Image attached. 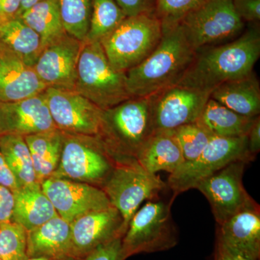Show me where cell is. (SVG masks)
Masks as SVG:
<instances>
[{"instance_id":"cell-4","label":"cell","mask_w":260,"mask_h":260,"mask_svg":"<svg viewBox=\"0 0 260 260\" xmlns=\"http://www.w3.org/2000/svg\"><path fill=\"white\" fill-rule=\"evenodd\" d=\"M126 74L109 62L99 42H83L77 68L75 90L107 110L130 99Z\"/></svg>"},{"instance_id":"cell-2","label":"cell","mask_w":260,"mask_h":260,"mask_svg":"<svg viewBox=\"0 0 260 260\" xmlns=\"http://www.w3.org/2000/svg\"><path fill=\"white\" fill-rule=\"evenodd\" d=\"M196 51L180 24L165 30L158 47L140 64L126 72L131 97H150L180 81Z\"/></svg>"},{"instance_id":"cell-36","label":"cell","mask_w":260,"mask_h":260,"mask_svg":"<svg viewBox=\"0 0 260 260\" xmlns=\"http://www.w3.org/2000/svg\"><path fill=\"white\" fill-rule=\"evenodd\" d=\"M14 203L13 191L0 184V223L11 220Z\"/></svg>"},{"instance_id":"cell-1","label":"cell","mask_w":260,"mask_h":260,"mask_svg":"<svg viewBox=\"0 0 260 260\" xmlns=\"http://www.w3.org/2000/svg\"><path fill=\"white\" fill-rule=\"evenodd\" d=\"M259 56V28L254 23L233 40L197 50L177 85L211 93L221 84L253 73Z\"/></svg>"},{"instance_id":"cell-5","label":"cell","mask_w":260,"mask_h":260,"mask_svg":"<svg viewBox=\"0 0 260 260\" xmlns=\"http://www.w3.org/2000/svg\"><path fill=\"white\" fill-rule=\"evenodd\" d=\"M162 34L160 20L153 12L145 11L126 17L100 43L113 68L126 73L155 50Z\"/></svg>"},{"instance_id":"cell-29","label":"cell","mask_w":260,"mask_h":260,"mask_svg":"<svg viewBox=\"0 0 260 260\" xmlns=\"http://www.w3.org/2000/svg\"><path fill=\"white\" fill-rule=\"evenodd\" d=\"M126 18L116 0H92L90 26L85 41L102 42Z\"/></svg>"},{"instance_id":"cell-16","label":"cell","mask_w":260,"mask_h":260,"mask_svg":"<svg viewBox=\"0 0 260 260\" xmlns=\"http://www.w3.org/2000/svg\"><path fill=\"white\" fill-rule=\"evenodd\" d=\"M72 256L84 259L98 246L124 237V219L114 207L82 215L70 223Z\"/></svg>"},{"instance_id":"cell-31","label":"cell","mask_w":260,"mask_h":260,"mask_svg":"<svg viewBox=\"0 0 260 260\" xmlns=\"http://www.w3.org/2000/svg\"><path fill=\"white\" fill-rule=\"evenodd\" d=\"M28 232L22 225L10 221L0 223V259L25 260Z\"/></svg>"},{"instance_id":"cell-44","label":"cell","mask_w":260,"mask_h":260,"mask_svg":"<svg viewBox=\"0 0 260 260\" xmlns=\"http://www.w3.org/2000/svg\"><path fill=\"white\" fill-rule=\"evenodd\" d=\"M25 260H53L50 258L45 257V256H39V257H29Z\"/></svg>"},{"instance_id":"cell-3","label":"cell","mask_w":260,"mask_h":260,"mask_svg":"<svg viewBox=\"0 0 260 260\" xmlns=\"http://www.w3.org/2000/svg\"><path fill=\"white\" fill-rule=\"evenodd\" d=\"M154 131L150 97H133L103 111L97 137L114 158H135Z\"/></svg>"},{"instance_id":"cell-30","label":"cell","mask_w":260,"mask_h":260,"mask_svg":"<svg viewBox=\"0 0 260 260\" xmlns=\"http://www.w3.org/2000/svg\"><path fill=\"white\" fill-rule=\"evenodd\" d=\"M59 5L65 31L83 42L90 26L92 0H59Z\"/></svg>"},{"instance_id":"cell-47","label":"cell","mask_w":260,"mask_h":260,"mask_svg":"<svg viewBox=\"0 0 260 260\" xmlns=\"http://www.w3.org/2000/svg\"><path fill=\"white\" fill-rule=\"evenodd\" d=\"M0 260H1V259H0Z\"/></svg>"},{"instance_id":"cell-20","label":"cell","mask_w":260,"mask_h":260,"mask_svg":"<svg viewBox=\"0 0 260 260\" xmlns=\"http://www.w3.org/2000/svg\"><path fill=\"white\" fill-rule=\"evenodd\" d=\"M135 159L152 174H172L185 162L174 129L155 130Z\"/></svg>"},{"instance_id":"cell-12","label":"cell","mask_w":260,"mask_h":260,"mask_svg":"<svg viewBox=\"0 0 260 260\" xmlns=\"http://www.w3.org/2000/svg\"><path fill=\"white\" fill-rule=\"evenodd\" d=\"M56 129L67 134L98 136L103 110L75 90L47 88L44 90Z\"/></svg>"},{"instance_id":"cell-27","label":"cell","mask_w":260,"mask_h":260,"mask_svg":"<svg viewBox=\"0 0 260 260\" xmlns=\"http://www.w3.org/2000/svg\"><path fill=\"white\" fill-rule=\"evenodd\" d=\"M18 17L39 34L43 48L67 34L61 18L59 0H42Z\"/></svg>"},{"instance_id":"cell-15","label":"cell","mask_w":260,"mask_h":260,"mask_svg":"<svg viewBox=\"0 0 260 260\" xmlns=\"http://www.w3.org/2000/svg\"><path fill=\"white\" fill-rule=\"evenodd\" d=\"M83 42L65 34L44 47L34 66L47 88L75 90Z\"/></svg>"},{"instance_id":"cell-42","label":"cell","mask_w":260,"mask_h":260,"mask_svg":"<svg viewBox=\"0 0 260 260\" xmlns=\"http://www.w3.org/2000/svg\"><path fill=\"white\" fill-rule=\"evenodd\" d=\"M41 1H42V0H21V5H20V10L19 11L18 16L22 14L24 11L31 8L34 5L37 4L38 3Z\"/></svg>"},{"instance_id":"cell-22","label":"cell","mask_w":260,"mask_h":260,"mask_svg":"<svg viewBox=\"0 0 260 260\" xmlns=\"http://www.w3.org/2000/svg\"><path fill=\"white\" fill-rule=\"evenodd\" d=\"M13 192L15 203L11 220L22 225L27 232L57 216L40 183L35 181L20 186Z\"/></svg>"},{"instance_id":"cell-32","label":"cell","mask_w":260,"mask_h":260,"mask_svg":"<svg viewBox=\"0 0 260 260\" xmlns=\"http://www.w3.org/2000/svg\"><path fill=\"white\" fill-rule=\"evenodd\" d=\"M174 132L185 162L198 158L213 136L197 122L179 126Z\"/></svg>"},{"instance_id":"cell-39","label":"cell","mask_w":260,"mask_h":260,"mask_svg":"<svg viewBox=\"0 0 260 260\" xmlns=\"http://www.w3.org/2000/svg\"><path fill=\"white\" fill-rule=\"evenodd\" d=\"M0 184L6 186L13 191L19 187L14 174L7 164L1 151H0Z\"/></svg>"},{"instance_id":"cell-11","label":"cell","mask_w":260,"mask_h":260,"mask_svg":"<svg viewBox=\"0 0 260 260\" xmlns=\"http://www.w3.org/2000/svg\"><path fill=\"white\" fill-rule=\"evenodd\" d=\"M246 164L242 160L233 162L200 181L195 187L209 202L218 225L243 210L259 206L243 184Z\"/></svg>"},{"instance_id":"cell-33","label":"cell","mask_w":260,"mask_h":260,"mask_svg":"<svg viewBox=\"0 0 260 260\" xmlns=\"http://www.w3.org/2000/svg\"><path fill=\"white\" fill-rule=\"evenodd\" d=\"M203 0H155L152 12L162 24V32L174 28Z\"/></svg>"},{"instance_id":"cell-46","label":"cell","mask_w":260,"mask_h":260,"mask_svg":"<svg viewBox=\"0 0 260 260\" xmlns=\"http://www.w3.org/2000/svg\"><path fill=\"white\" fill-rule=\"evenodd\" d=\"M53 260H54V259H53Z\"/></svg>"},{"instance_id":"cell-25","label":"cell","mask_w":260,"mask_h":260,"mask_svg":"<svg viewBox=\"0 0 260 260\" xmlns=\"http://www.w3.org/2000/svg\"><path fill=\"white\" fill-rule=\"evenodd\" d=\"M256 117L241 115L210 98L196 122L213 136L238 138L247 136Z\"/></svg>"},{"instance_id":"cell-41","label":"cell","mask_w":260,"mask_h":260,"mask_svg":"<svg viewBox=\"0 0 260 260\" xmlns=\"http://www.w3.org/2000/svg\"><path fill=\"white\" fill-rule=\"evenodd\" d=\"M214 260H253L246 258L245 256L237 254L230 249H228L222 244L216 242L215 244Z\"/></svg>"},{"instance_id":"cell-24","label":"cell","mask_w":260,"mask_h":260,"mask_svg":"<svg viewBox=\"0 0 260 260\" xmlns=\"http://www.w3.org/2000/svg\"><path fill=\"white\" fill-rule=\"evenodd\" d=\"M0 47L34 67L43 49L41 38L19 17L0 24Z\"/></svg>"},{"instance_id":"cell-35","label":"cell","mask_w":260,"mask_h":260,"mask_svg":"<svg viewBox=\"0 0 260 260\" xmlns=\"http://www.w3.org/2000/svg\"><path fill=\"white\" fill-rule=\"evenodd\" d=\"M232 2L234 9L244 23H259L260 0H232Z\"/></svg>"},{"instance_id":"cell-18","label":"cell","mask_w":260,"mask_h":260,"mask_svg":"<svg viewBox=\"0 0 260 260\" xmlns=\"http://www.w3.org/2000/svg\"><path fill=\"white\" fill-rule=\"evenodd\" d=\"M216 242L253 260L260 256V208L243 210L218 225Z\"/></svg>"},{"instance_id":"cell-28","label":"cell","mask_w":260,"mask_h":260,"mask_svg":"<svg viewBox=\"0 0 260 260\" xmlns=\"http://www.w3.org/2000/svg\"><path fill=\"white\" fill-rule=\"evenodd\" d=\"M0 151L14 174L19 187L37 181L31 155L24 137L1 135Z\"/></svg>"},{"instance_id":"cell-13","label":"cell","mask_w":260,"mask_h":260,"mask_svg":"<svg viewBox=\"0 0 260 260\" xmlns=\"http://www.w3.org/2000/svg\"><path fill=\"white\" fill-rule=\"evenodd\" d=\"M209 92L175 85L150 96L154 129H174L198 120Z\"/></svg>"},{"instance_id":"cell-10","label":"cell","mask_w":260,"mask_h":260,"mask_svg":"<svg viewBox=\"0 0 260 260\" xmlns=\"http://www.w3.org/2000/svg\"><path fill=\"white\" fill-rule=\"evenodd\" d=\"M180 25L195 51L233 40L244 28L232 0H203L183 18Z\"/></svg>"},{"instance_id":"cell-14","label":"cell","mask_w":260,"mask_h":260,"mask_svg":"<svg viewBox=\"0 0 260 260\" xmlns=\"http://www.w3.org/2000/svg\"><path fill=\"white\" fill-rule=\"evenodd\" d=\"M41 184L58 215L70 224L85 214L112 206L100 187L87 183L50 177Z\"/></svg>"},{"instance_id":"cell-43","label":"cell","mask_w":260,"mask_h":260,"mask_svg":"<svg viewBox=\"0 0 260 260\" xmlns=\"http://www.w3.org/2000/svg\"><path fill=\"white\" fill-rule=\"evenodd\" d=\"M54 260H84L82 258L76 257V256H67L64 257L60 258V259H56Z\"/></svg>"},{"instance_id":"cell-8","label":"cell","mask_w":260,"mask_h":260,"mask_svg":"<svg viewBox=\"0 0 260 260\" xmlns=\"http://www.w3.org/2000/svg\"><path fill=\"white\" fill-rule=\"evenodd\" d=\"M172 202L150 200L137 210L122 238L125 259L139 253L169 250L177 245V229L171 213Z\"/></svg>"},{"instance_id":"cell-19","label":"cell","mask_w":260,"mask_h":260,"mask_svg":"<svg viewBox=\"0 0 260 260\" xmlns=\"http://www.w3.org/2000/svg\"><path fill=\"white\" fill-rule=\"evenodd\" d=\"M47 88L36 73L14 54L0 47V102H16Z\"/></svg>"},{"instance_id":"cell-40","label":"cell","mask_w":260,"mask_h":260,"mask_svg":"<svg viewBox=\"0 0 260 260\" xmlns=\"http://www.w3.org/2000/svg\"><path fill=\"white\" fill-rule=\"evenodd\" d=\"M248 150L255 158L260 150V117L258 116L247 135Z\"/></svg>"},{"instance_id":"cell-17","label":"cell","mask_w":260,"mask_h":260,"mask_svg":"<svg viewBox=\"0 0 260 260\" xmlns=\"http://www.w3.org/2000/svg\"><path fill=\"white\" fill-rule=\"evenodd\" d=\"M57 129L44 92L16 102H0V136L28 135Z\"/></svg>"},{"instance_id":"cell-37","label":"cell","mask_w":260,"mask_h":260,"mask_svg":"<svg viewBox=\"0 0 260 260\" xmlns=\"http://www.w3.org/2000/svg\"><path fill=\"white\" fill-rule=\"evenodd\" d=\"M126 17L134 16L149 10L147 0H116Z\"/></svg>"},{"instance_id":"cell-26","label":"cell","mask_w":260,"mask_h":260,"mask_svg":"<svg viewBox=\"0 0 260 260\" xmlns=\"http://www.w3.org/2000/svg\"><path fill=\"white\" fill-rule=\"evenodd\" d=\"M30 150L37 182L53 175L60 160L63 133L58 129L24 137Z\"/></svg>"},{"instance_id":"cell-38","label":"cell","mask_w":260,"mask_h":260,"mask_svg":"<svg viewBox=\"0 0 260 260\" xmlns=\"http://www.w3.org/2000/svg\"><path fill=\"white\" fill-rule=\"evenodd\" d=\"M21 0H0V24L17 18Z\"/></svg>"},{"instance_id":"cell-9","label":"cell","mask_w":260,"mask_h":260,"mask_svg":"<svg viewBox=\"0 0 260 260\" xmlns=\"http://www.w3.org/2000/svg\"><path fill=\"white\" fill-rule=\"evenodd\" d=\"M254 159L248 150L247 136L222 138L212 136L203 153L192 161L184 162L169 174L167 186L174 192V198L215 172L237 160L248 162Z\"/></svg>"},{"instance_id":"cell-45","label":"cell","mask_w":260,"mask_h":260,"mask_svg":"<svg viewBox=\"0 0 260 260\" xmlns=\"http://www.w3.org/2000/svg\"><path fill=\"white\" fill-rule=\"evenodd\" d=\"M155 0H147V3H148V7L149 10H151L153 8L154 3H155Z\"/></svg>"},{"instance_id":"cell-21","label":"cell","mask_w":260,"mask_h":260,"mask_svg":"<svg viewBox=\"0 0 260 260\" xmlns=\"http://www.w3.org/2000/svg\"><path fill=\"white\" fill-rule=\"evenodd\" d=\"M28 257L45 256L52 259L72 256L70 224L59 215L28 232Z\"/></svg>"},{"instance_id":"cell-23","label":"cell","mask_w":260,"mask_h":260,"mask_svg":"<svg viewBox=\"0 0 260 260\" xmlns=\"http://www.w3.org/2000/svg\"><path fill=\"white\" fill-rule=\"evenodd\" d=\"M210 98L241 115L259 116L260 85L254 72L221 84L211 92Z\"/></svg>"},{"instance_id":"cell-34","label":"cell","mask_w":260,"mask_h":260,"mask_svg":"<svg viewBox=\"0 0 260 260\" xmlns=\"http://www.w3.org/2000/svg\"><path fill=\"white\" fill-rule=\"evenodd\" d=\"M122 238L119 237L98 246L84 258V260H124Z\"/></svg>"},{"instance_id":"cell-7","label":"cell","mask_w":260,"mask_h":260,"mask_svg":"<svg viewBox=\"0 0 260 260\" xmlns=\"http://www.w3.org/2000/svg\"><path fill=\"white\" fill-rule=\"evenodd\" d=\"M114 164V157L97 136L63 133L60 160L51 177L87 183L101 188L112 172Z\"/></svg>"},{"instance_id":"cell-6","label":"cell","mask_w":260,"mask_h":260,"mask_svg":"<svg viewBox=\"0 0 260 260\" xmlns=\"http://www.w3.org/2000/svg\"><path fill=\"white\" fill-rule=\"evenodd\" d=\"M112 172L101 189L119 210L127 230L132 217L146 200H157L167 184L156 174L147 172L134 158H116Z\"/></svg>"}]
</instances>
